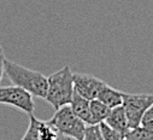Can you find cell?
<instances>
[{
	"label": "cell",
	"mask_w": 153,
	"mask_h": 140,
	"mask_svg": "<svg viewBox=\"0 0 153 140\" xmlns=\"http://www.w3.org/2000/svg\"><path fill=\"white\" fill-rule=\"evenodd\" d=\"M3 64H4V73L13 85L22 87L34 97L42 99L46 98L48 80L44 74L35 71V70H30L6 58H4Z\"/></svg>",
	"instance_id": "6da1fadb"
},
{
	"label": "cell",
	"mask_w": 153,
	"mask_h": 140,
	"mask_svg": "<svg viewBox=\"0 0 153 140\" xmlns=\"http://www.w3.org/2000/svg\"><path fill=\"white\" fill-rule=\"evenodd\" d=\"M48 88L46 100L52 105L54 110H58L64 105H69L74 94V80L69 65L63 66L60 70L53 73L47 77Z\"/></svg>",
	"instance_id": "7a4b0ae2"
},
{
	"label": "cell",
	"mask_w": 153,
	"mask_h": 140,
	"mask_svg": "<svg viewBox=\"0 0 153 140\" xmlns=\"http://www.w3.org/2000/svg\"><path fill=\"white\" fill-rule=\"evenodd\" d=\"M48 122L58 133L74 136L77 140H83L87 124L74 114L70 105H64L56 110V114Z\"/></svg>",
	"instance_id": "3957f363"
},
{
	"label": "cell",
	"mask_w": 153,
	"mask_h": 140,
	"mask_svg": "<svg viewBox=\"0 0 153 140\" xmlns=\"http://www.w3.org/2000/svg\"><path fill=\"white\" fill-rule=\"evenodd\" d=\"M152 104H153V94H131L123 92L122 105L126 110L130 129L140 127L143 114Z\"/></svg>",
	"instance_id": "277c9868"
},
{
	"label": "cell",
	"mask_w": 153,
	"mask_h": 140,
	"mask_svg": "<svg viewBox=\"0 0 153 140\" xmlns=\"http://www.w3.org/2000/svg\"><path fill=\"white\" fill-rule=\"evenodd\" d=\"M0 104L9 105L25 112L27 115L34 114V100L33 95L16 85L0 87Z\"/></svg>",
	"instance_id": "5b68a950"
},
{
	"label": "cell",
	"mask_w": 153,
	"mask_h": 140,
	"mask_svg": "<svg viewBox=\"0 0 153 140\" xmlns=\"http://www.w3.org/2000/svg\"><path fill=\"white\" fill-rule=\"evenodd\" d=\"M74 80V89L80 95L88 100H93L98 98V94L105 82L95 76L82 74V73H75L72 74Z\"/></svg>",
	"instance_id": "8992f818"
},
{
	"label": "cell",
	"mask_w": 153,
	"mask_h": 140,
	"mask_svg": "<svg viewBox=\"0 0 153 140\" xmlns=\"http://www.w3.org/2000/svg\"><path fill=\"white\" fill-rule=\"evenodd\" d=\"M105 123L110 128H112L113 130L121 133L124 136L130 130L128 117H127V114H126V110L123 108V105H120V106H116V108H112L110 110V114H108L107 118L105 120Z\"/></svg>",
	"instance_id": "52a82bcc"
},
{
	"label": "cell",
	"mask_w": 153,
	"mask_h": 140,
	"mask_svg": "<svg viewBox=\"0 0 153 140\" xmlns=\"http://www.w3.org/2000/svg\"><path fill=\"white\" fill-rule=\"evenodd\" d=\"M89 101L88 99L83 98L82 95H80L77 92L74 91L71 101H70V108L74 111V114L77 116L79 118H81L87 126L93 124L92 121V116H91V109H89Z\"/></svg>",
	"instance_id": "ba28073f"
},
{
	"label": "cell",
	"mask_w": 153,
	"mask_h": 140,
	"mask_svg": "<svg viewBox=\"0 0 153 140\" xmlns=\"http://www.w3.org/2000/svg\"><path fill=\"white\" fill-rule=\"evenodd\" d=\"M97 99H99L105 105H107L110 109H112V108L120 106V105L123 104V92L105 83L102 88L100 89Z\"/></svg>",
	"instance_id": "9c48e42d"
},
{
	"label": "cell",
	"mask_w": 153,
	"mask_h": 140,
	"mask_svg": "<svg viewBox=\"0 0 153 140\" xmlns=\"http://www.w3.org/2000/svg\"><path fill=\"white\" fill-rule=\"evenodd\" d=\"M89 109H91V116L93 124H99L101 122H105L110 114V108L105 105L99 99H93L89 101Z\"/></svg>",
	"instance_id": "30bf717a"
},
{
	"label": "cell",
	"mask_w": 153,
	"mask_h": 140,
	"mask_svg": "<svg viewBox=\"0 0 153 140\" xmlns=\"http://www.w3.org/2000/svg\"><path fill=\"white\" fill-rule=\"evenodd\" d=\"M126 140H153V130L141 126L131 128L126 134Z\"/></svg>",
	"instance_id": "8fae6325"
},
{
	"label": "cell",
	"mask_w": 153,
	"mask_h": 140,
	"mask_svg": "<svg viewBox=\"0 0 153 140\" xmlns=\"http://www.w3.org/2000/svg\"><path fill=\"white\" fill-rule=\"evenodd\" d=\"M40 123H41V121L37 120L34 116V114L29 115V126H28V129H27L25 134L23 135L22 140H39Z\"/></svg>",
	"instance_id": "7c38bea8"
},
{
	"label": "cell",
	"mask_w": 153,
	"mask_h": 140,
	"mask_svg": "<svg viewBox=\"0 0 153 140\" xmlns=\"http://www.w3.org/2000/svg\"><path fill=\"white\" fill-rule=\"evenodd\" d=\"M58 132L50 122L41 121L39 128V140H56Z\"/></svg>",
	"instance_id": "4fadbf2b"
},
{
	"label": "cell",
	"mask_w": 153,
	"mask_h": 140,
	"mask_svg": "<svg viewBox=\"0 0 153 140\" xmlns=\"http://www.w3.org/2000/svg\"><path fill=\"white\" fill-rule=\"evenodd\" d=\"M99 126H100V129H101V133H102V136L105 140H126L124 135H122L121 133L110 128L105 122L99 123Z\"/></svg>",
	"instance_id": "5bb4252c"
},
{
	"label": "cell",
	"mask_w": 153,
	"mask_h": 140,
	"mask_svg": "<svg viewBox=\"0 0 153 140\" xmlns=\"http://www.w3.org/2000/svg\"><path fill=\"white\" fill-rule=\"evenodd\" d=\"M83 140H105L99 124H89L86 128Z\"/></svg>",
	"instance_id": "9a60e30c"
},
{
	"label": "cell",
	"mask_w": 153,
	"mask_h": 140,
	"mask_svg": "<svg viewBox=\"0 0 153 140\" xmlns=\"http://www.w3.org/2000/svg\"><path fill=\"white\" fill-rule=\"evenodd\" d=\"M141 127H145L147 129H152L153 130V104L146 110V112L143 114L142 118H141Z\"/></svg>",
	"instance_id": "2e32d148"
},
{
	"label": "cell",
	"mask_w": 153,
	"mask_h": 140,
	"mask_svg": "<svg viewBox=\"0 0 153 140\" xmlns=\"http://www.w3.org/2000/svg\"><path fill=\"white\" fill-rule=\"evenodd\" d=\"M56 140H77V139H75L74 136H70V135H66V134H63V133H58Z\"/></svg>",
	"instance_id": "e0dca14e"
},
{
	"label": "cell",
	"mask_w": 153,
	"mask_h": 140,
	"mask_svg": "<svg viewBox=\"0 0 153 140\" xmlns=\"http://www.w3.org/2000/svg\"><path fill=\"white\" fill-rule=\"evenodd\" d=\"M4 54L1 53L0 54V80H1V76H3V73H4Z\"/></svg>",
	"instance_id": "ac0fdd59"
},
{
	"label": "cell",
	"mask_w": 153,
	"mask_h": 140,
	"mask_svg": "<svg viewBox=\"0 0 153 140\" xmlns=\"http://www.w3.org/2000/svg\"><path fill=\"white\" fill-rule=\"evenodd\" d=\"M1 53H3V52H1V47H0V54H1Z\"/></svg>",
	"instance_id": "d6986e66"
}]
</instances>
